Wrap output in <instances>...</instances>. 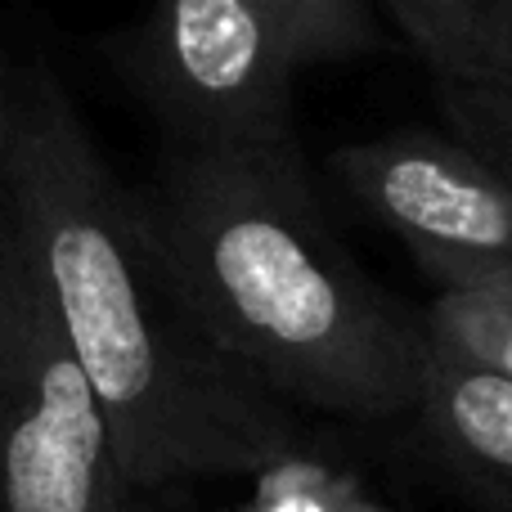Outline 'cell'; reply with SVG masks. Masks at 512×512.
Here are the masks:
<instances>
[{"label":"cell","mask_w":512,"mask_h":512,"mask_svg":"<svg viewBox=\"0 0 512 512\" xmlns=\"http://www.w3.org/2000/svg\"><path fill=\"white\" fill-rule=\"evenodd\" d=\"M297 36L261 0H153L131 72L176 149H292Z\"/></svg>","instance_id":"cell-4"},{"label":"cell","mask_w":512,"mask_h":512,"mask_svg":"<svg viewBox=\"0 0 512 512\" xmlns=\"http://www.w3.org/2000/svg\"><path fill=\"white\" fill-rule=\"evenodd\" d=\"M418 324L450 351L512 382V274L436 283V297Z\"/></svg>","instance_id":"cell-8"},{"label":"cell","mask_w":512,"mask_h":512,"mask_svg":"<svg viewBox=\"0 0 512 512\" xmlns=\"http://www.w3.org/2000/svg\"><path fill=\"white\" fill-rule=\"evenodd\" d=\"M441 86H512V0H382Z\"/></svg>","instance_id":"cell-7"},{"label":"cell","mask_w":512,"mask_h":512,"mask_svg":"<svg viewBox=\"0 0 512 512\" xmlns=\"http://www.w3.org/2000/svg\"><path fill=\"white\" fill-rule=\"evenodd\" d=\"M0 203L140 495L252 477L301 450L297 409L207 337L144 225L140 194L117 185L45 72L9 99Z\"/></svg>","instance_id":"cell-1"},{"label":"cell","mask_w":512,"mask_h":512,"mask_svg":"<svg viewBox=\"0 0 512 512\" xmlns=\"http://www.w3.org/2000/svg\"><path fill=\"white\" fill-rule=\"evenodd\" d=\"M140 212L216 346L288 409L409 418L423 324L342 248L301 149H176Z\"/></svg>","instance_id":"cell-2"},{"label":"cell","mask_w":512,"mask_h":512,"mask_svg":"<svg viewBox=\"0 0 512 512\" xmlns=\"http://www.w3.org/2000/svg\"><path fill=\"white\" fill-rule=\"evenodd\" d=\"M409 418L454 486L486 512H512V382L423 333Z\"/></svg>","instance_id":"cell-6"},{"label":"cell","mask_w":512,"mask_h":512,"mask_svg":"<svg viewBox=\"0 0 512 512\" xmlns=\"http://www.w3.org/2000/svg\"><path fill=\"white\" fill-rule=\"evenodd\" d=\"M306 50V59H342L369 50L373 27L364 0H261Z\"/></svg>","instance_id":"cell-10"},{"label":"cell","mask_w":512,"mask_h":512,"mask_svg":"<svg viewBox=\"0 0 512 512\" xmlns=\"http://www.w3.org/2000/svg\"><path fill=\"white\" fill-rule=\"evenodd\" d=\"M5 135H9V90H5V68H0V162H5Z\"/></svg>","instance_id":"cell-12"},{"label":"cell","mask_w":512,"mask_h":512,"mask_svg":"<svg viewBox=\"0 0 512 512\" xmlns=\"http://www.w3.org/2000/svg\"><path fill=\"white\" fill-rule=\"evenodd\" d=\"M0 512H140L117 436L0 203Z\"/></svg>","instance_id":"cell-3"},{"label":"cell","mask_w":512,"mask_h":512,"mask_svg":"<svg viewBox=\"0 0 512 512\" xmlns=\"http://www.w3.org/2000/svg\"><path fill=\"white\" fill-rule=\"evenodd\" d=\"M445 131L512 185V86H441Z\"/></svg>","instance_id":"cell-11"},{"label":"cell","mask_w":512,"mask_h":512,"mask_svg":"<svg viewBox=\"0 0 512 512\" xmlns=\"http://www.w3.org/2000/svg\"><path fill=\"white\" fill-rule=\"evenodd\" d=\"M252 490L225 512H387L355 472L292 450L252 472Z\"/></svg>","instance_id":"cell-9"},{"label":"cell","mask_w":512,"mask_h":512,"mask_svg":"<svg viewBox=\"0 0 512 512\" xmlns=\"http://www.w3.org/2000/svg\"><path fill=\"white\" fill-rule=\"evenodd\" d=\"M337 185L436 283L512 274V185L450 131H391L328 153Z\"/></svg>","instance_id":"cell-5"}]
</instances>
